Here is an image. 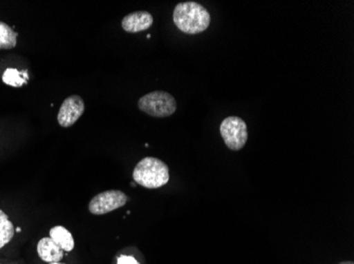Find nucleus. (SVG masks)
Instances as JSON below:
<instances>
[{
  "label": "nucleus",
  "mask_w": 354,
  "mask_h": 264,
  "mask_svg": "<svg viewBox=\"0 0 354 264\" xmlns=\"http://www.w3.org/2000/svg\"><path fill=\"white\" fill-rule=\"evenodd\" d=\"M130 198L120 190H106L93 196L88 204L91 214L102 216L124 206Z\"/></svg>",
  "instance_id": "5"
},
{
  "label": "nucleus",
  "mask_w": 354,
  "mask_h": 264,
  "mask_svg": "<svg viewBox=\"0 0 354 264\" xmlns=\"http://www.w3.org/2000/svg\"><path fill=\"white\" fill-rule=\"evenodd\" d=\"M154 23L153 16L147 11H137L127 14L122 19V29L129 33H138L150 29Z\"/></svg>",
  "instance_id": "7"
},
{
  "label": "nucleus",
  "mask_w": 354,
  "mask_h": 264,
  "mask_svg": "<svg viewBox=\"0 0 354 264\" xmlns=\"http://www.w3.org/2000/svg\"><path fill=\"white\" fill-rule=\"evenodd\" d=\"M17 32L9 25L0 21V50H10L17 45Z\"/></svg>",
  "instance_id": "10"
},
{
  "label": "nucleus",
  "mask_w": 354,
  "mask_h": 264,
  "mask_svg": "<svg viewBox=\"0 0 354 264\" xmlns=\"http://www.w3.org/2000/svg\"><path fill=\"white\" fill-rule=\"evenodd\" d=\"M14 234L15 228L13 223L10 221L6 212L0 210V249H3L13 239Z\"/></svg>",
  "instance_id": "12"
},
{
  "label": "nucleus",
  "mask_w": 354,
  "mask_h": 264,
  "mask_svg": "<svg viewBox=\"0 0 354 264\" xmlns=\"http://www.w3.org/2000/svg\"><path fill=\"white\" fill-rule=\"evenodd\" d=\"M138 108L153 118H168L176 111L177 103L170 93L153 91L140 97Z\"/></svg>",
  "instance_id": "3"
},
{
  "label": "nucleus",
  "mask_w": 354,
  "mask_h": 264,
  "mask_svg": "<svg viewBox=\"0 0 354 264\" xmlns=\"http://www.w3.org/2000/svg\"><path fill=\"white\" fill-rule=\"evenodd\" d=\"M135 182L149 190L162 187L170 180L168 165L159 159L148 156L142 159L133 172Z\"/></svg>",
  "instance_id": "2"
},
{
  "label": "nucleus",
  "mask_w": 354,
  "mask_h": 264,
  "mask_svg": "<svg viewBox=\"0 0 354 264\" xmlns=\"http://www.w3.org/2000/svg\"><path fill=\"white\" fill-rule=\"evenodd\" d=\"M221 136L230 150L238 152L246 145L248 139V126L239 116H228L220 126Z\"/></svg>",
  "instance_id": "4"
},
{
  "label": "nucleus",
  "mask_w": 354,
  "mask_h": 264,
  "mask_svg": "<svg viewBox=\"0 0 354 264\" xmlns=\"http://www.w3.org/2000/svg\"><path fill=\"white\" fill-rule=\"evenodd\" d=\"M85 111V103L79 95H71L64 101L57 114V122L64 128H68L77 122Z\"/></svg>",
  "instance_id": "6"
},
{
  "label": "nucleus",
  "mask_w": 354,
  "mask_h": 264,
  "mask_svg": "<svg viewBox=\"0 0 354 264\" xmlns=\"http://www.w3.org/2000/svg\"><path fill=\"white\" fill-rule=\"evenodd\" d=\"M16 232H17V233H21V227H17V228H16Z\"/></svg>",
  "instance_id": "15"
},
{
  "label": "nucleus",
  "mask_w": 354,
  "mask_h": 264,
  "mask_svg": "<svg viewBox=\"0 0 354 264\" xmlns=\"http://www.w3.org/2000/svg\"><path fill=\"white\" fill-rule=\"evenodd\" d=\"M28 79H29V75L27 70L19 71L17 69L8 68L3 74V83L14 88H19L27 84Z\"/></svg>",
  "instance_id": "11"
},
{
  "label": "nucleus",
  "mask_w": 354,
  "mask_h": 264,
  "mask_svg": "<svg viewBox=\"0 0 354 264\" xmlns=\"http://www.w3.org/2000/svg\"><path fill=\"white\" fill-rule=\"evenodd\" d=\"M37 254L43 261L48 263L59 262L64 257L63 250L50 237L39 240L37 244Z\"/></svg>",
  "instance_id": "8"
},
{
  "label": "nucleus",
  "mask_w": 354,
  "mask_h": 264,
  "mask_svg": "<svg viewBox=\"0 0 354 264\" xmlns=\"http://www.w3.org/2000/svg\"><path fill=\"white\" fill-rule=\"evenodd\" d=\"M173 21L186 34H200L208 29L212 16L208 10L196 1L180 3L173 12Z\"/></svg>",
  "instance_id": "1"
},
{
  "label": "nucleus",
  "mask_w": 354,
  "mask_h": 264,
  "mask_svg": "<svg viewBox=\"0 0 354 264\" xmlns=\"http://www.w3.org/2000/svg\"><path fill=\"white\" fill-rule=\"evenodd\" d=\"M50 238L63 251L71 252L75 247V240L71 232L63 226H55L50 230Z\"/></svg>",
  "instance_id": "9"
},
{
  "label": "nucleus",
  "mask_w": 354,
  "mask_h": 264,
  "mask_svg": "<svg viewBox=\"0 0 354 264\" xmlns=\"http://www.w3.org/2000/svg\"><path fill=\"white\" fill-rule=\"evenodd\" d=\"M339 264H354L352 261H345V262H341V263Z\"/></svg>",
  "instance_id": "14"
},
{
  "label": "nucleus",
  "mask_w": 354,
  "mask_h": 264,
  "mask_svg": "<svg viewBox=\"0 0 354 264\" xmlns=\"http://www.w3.org/2000/svg\"><path fill=\"white\" fill-rule=\"evenodd\" d=\"M118 264H139L135 258L131 256H121L118 259Z\"/></svg>",
  "instance_id": "13"
},
{
  "label": "nucleus",
  "mask_w": 354,
  "mask_h": 264,
  "mask_svg": "<svg viewBox=\"0 0 354 264\" xmlns=\"http://www.w3.org/2000/svg\"><path fill=\"white\" fill-rule=\"evenodd\" d=\"M49 264H66V263H61V262H53V263H49Z\"/></svg>",
  "instance_id": "16"
}]
</instances>
